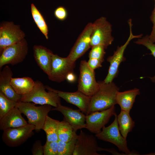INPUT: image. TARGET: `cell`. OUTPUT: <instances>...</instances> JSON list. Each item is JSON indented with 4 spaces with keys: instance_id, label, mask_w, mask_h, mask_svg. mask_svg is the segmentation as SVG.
<instances>
[{
    "instance_id": "obj_1",
    "label": "cell",
    "mask_w": 155,
    "mask_h": 155,
    "mask_svg": "<svg viewBox=\"0 0 155 155\" xmlns=\"http://www.w3.org/2000/svg\"><path fill=\"white\" fill-rule=\"evenodd\" d=\"M98 82L99 89L91 97L87 115L95 112L106 110L117 104L116 96L119 90V88L113 82L108 83L103 81Z\"/></svg>"
},
{
    "instance_id": "obj_2",
    "label": "cell",
    "mask_w": 155,
    "mask_h": 155,
    "mask_svg": "<svg viewBox=\"0 0 155 155\" xmlns=\"http://www.w3.org/2000/svg\"><path fill=\"white\" fill-rule=\"evenodd\" d=\"M32 102L19 101L16 107L27 117L28 123L35 126V131L39 132L42 129L49 112L52 110V106L44 104L36 106Z\"/></svg>"
},
{
    "instance_id": "obj_3",
    "label": "cell",
    "mask_w": 155,
    "mask_h": 155,
    "mask_svg": "<svg viewBox=\"0 0 155 155\" xmlns=\"http://www.w3.org/2000/svg\"><path fill=\"white\" fill-rule=\"evenodd\" d=\"M45 86L41 82H35L32 89L28 93L22 95L20 101L32 102L41 105L49 104L55 107L61 104L60 97L55 92L46 90Z\"/></svg>"
},
{
    "instance_id": "obj_4",
    "label": "cell",
    "mask_w": 155,
    "mask_h": 155,
    "mask_svg": "<svg viewBox=\"0 0 155 155\" xmlns=\"http://www.w3.org/2000/svg\"><path fill=\"white\" fill-rule=\"evenodd\" d=\"M112 26L104 17H101L93 23V29L91 35V47L101 45L106 49L111 45L114 38L112 34Z\"/></svg>"
},
{
    "instance_id": "obj_5",
    "label": "cell",
    "mask_w": 155,
    "mask_h": 155,
    "mask_svg": "<svg viewBox=\"0 0 155 155\" xmlns=\"http://www.w3.org/2000/svg\"><path fill=\"white\" fill-rule=\"evenodd\" d=\"M115 119L113 123L108 127L104 126L102 130L96 134L95 136L98 139L111 143L115 145L120 151L126 155H131V153L128 148L126 139L121 135L119 127L117 115H115Z\"/></svg>"
},
{
    "instance_id": "obj_6",
    "label": "cell",
    "mask_w": 155,
    "mask_h": 155,
    "mask_svg": "<svg viewBox=\"0 0 155 155\" xmlns=\"http://www.w3.org/2000/svg\"><path fill=\"white\" fill-rule=\"evenodd\" d=\"M131 19H129L128 24L129 28V35L126 41L123 45L118 46L113 55L108 57L107 60L110 63L108 73L103 81L106 83L113 82L118 73V69L121 63L125 61V58L124 54L127 46L132 39L135 38H140L142 36V34L134 35L132 32V23Z\"/></svg>"
},
{
    "instance_id": "obj_7",
    "label": "cell",
    "mask_w": 155,
    "mask_h": 155,
    "mask_svg": "<svg viewBox=\"0 0 155 155\" xmlns=\"http://www.w3.org/2000/svg\"><path fill=\"white\" fill-rule=\"evenodd\" d=\"M28 51V44L24 38L5 48L0 53V68L7 64L14 65L23 61Z\"/></svg>"
},
{
    "instance_id": "obj_8",
    "label": "cell",
    "mask_w": 155,
    "mask_h": 155,
    "mask_svg": "<svg viewBox=\"0 0 155 155\" xmlns=\"http://www.w3.org/2000/svg\"><path fill=\"white\" fill-rule=\"evenodd\" d=\"M99 84L95 78L94 70L88 66L85 60L81 61L80 66V75L78 90L91 97L98 90Z\"/></svg>"
},
{
    "instance_id": "obj_9",
    "label": "cell",
    "mask_w": 155,
    "mask_h": 155,
    "mask_svg": "<svg viewBox=\"0 0 155 155\" xmlns=\"http://www.w3.org/2000/svg\"><path fill=\"white\" fill-rule=\"evenodd\" d=\"M75 62L67 57H62L57 54L52 55L51 71L48 75L49 79L53 82H61L66 80L67 76L73 73Z\"/></svg>"
},
{
    "instance_id": "obj_10",
    "label": "cell",
    "mask_w": 155,
    "mask_h": 155,
    "mask_svg": "<svg viewBox=\"0 0 155 155\" xmlns=\"http://www.w3.org/2000/svg\"><path fill=\"white\" fill-rule=\"evenodd\" d=\"M35 129L34 126L28 123L22 127L7 129L3 130L2 139L7 146L17 147L24 143L33 135Z\"/></svg>"
},
{
    "instance_id": "obj_11",
    "label": "cell",
    "mask_w": 155,
    "mask_h": 155,
    "mask_svg": "<svg viewBox=\"0 0 155 155\" xmlns=\"http://www.w3.org/2000/svg\"><path fill=\"white\" fill-rule=\"evenodd\" d=\"M25 36L19 25L11 22H3L0 26V53L5 48L20 42Z\"/></svg>"
},
{
    "instance_id": "obj_12",
    "label": "cell",
    "mask_w": 155,
    "mask_h": 155,
    "mask_svg": "<svg viewBox=\"0 0 155 155\" xmlns=\"http://www.w3.org/2000/svg\"><path fill=\"white\" fill-rule=\"evenodd\" d=\"M116 114L115 105L100 111L92 113L86 115V129L94 134L99 133L108 122L111 118Z\"/></svg>"
},
{
    "instance_id": "obj_13",
    "label": "cell",
    "mask_w": 155,
    "mask_h": 155,
    "mask_svg": "<svg viewBox=\"0 0 155 155\" xmlns=\"http://www.w3.org/2000/svg\"><path fill=\"white\" fill-rule=\"evenodd\" d=\"M96 137L81 130L78 135L73 155H100Z\"/></svg>"
},
{
    "instance_id": "obj_14",
    "label": "cell",
    "mask_w": 155,
    "mask_h": 155,
    "mask_svg": "<svg viewBox=\"0 0 155 155\" xmlns=\"http://www.w3.org/2000/svg\"><path fill=\"white\" fill-rule=\"evenodd\" d=\"M92 29V23H88L85 26L67 56L71 60L75 62L91 47V37Z\"/></svg>"
},
{
    "instance_id": "obj_15",
    "label": "cell",
    "mask_w": 155,
    "mask_h": 155,
    "mask_svg": "<svg viewBox=\"0 0 155 155\" xmlns=\"http://www.w3.org/2000/svg\"><path fill=\"white\" fill-rule=\"evenodd\" d=\"M45 87L47 90L57 92L60 98L67 102L75 105L86 115H87L91 97L87 96L78 90L74 92H68L56 90L47 85L45 86Z\"/></svg>"
},
{
    "instance_id": "obj_16",
    "label": "cell",
    "mask_w": 155,
    "mask_h": 155,
    "mask_svg": "<svg viewBox=\"0 0 155 155\" xmlns=\"http://www.w3.org/2000/svg\"><path fill=\"white\" fill-rule=\"evenodd\" d=\"M52 110L61 113L65 120L67 122L75 132L83 128H86V115L79 109H73L71 108L59 104Z\"/></svg>"
},
{
    "instance_id": "obj_17",
    "label": "cell",
    "mask_w": 155,
    "mask_h": 155,
    "mask_svg": "<svg viewBox=\"0 0 155 155\" xmlns=\"http://www.w3.org/2000/svg\"><path fill=\"white\" fill-rule=\"evenodd\" d=\"M13 75L11 68L7 65L0 71V92L8 99L18 102L20 101L22 95L16 93L11 85V80Z\"/></svg>"
},
{
    "instance_id": "obj_18",
    "label": "cell",
    "mask_w": 155,
    "mask_h": 155,
    "mask_svg": "<svg viewBox=\"0 0 155 155\" xmlns=\"http://www.w3.org/2000/svg\"><path fill=\"white\" fill-rule=\"evenodd\" d=\"M33 51L34 57L37 65L48 76L51 71L53 53L41 45H34Z\"/></svg>"
},
{
    "instance_id": "obj_19",
    "label": "cell",
    "mask_w": 155,
    "mask_h": 155,
    "mask_svg": "<svg viewBox=\"0 0 155 155\" xmlns=\"http://www.w3.org/2000/svg\"><path fill=\"white\" fill-rule=\"evenodd\" d=\"M22 113L17 108L12 109L0 119V129L4 130L9 128L25 126L28 124L22 117Z\"/></svg>"
},
{
    "instance_id": "obj_20",
    "label": "cell",
    "mask_w": 155,
    "mask_h": 155,
    "mask_svg": "<svg viewBox=\"0 0 155 155\" xmlns=\"http://www.w3.org/2000/svg\"><path fill=\"white\" fill-rule=\"evenodd\" d=\"M140 94V90L136 88L122 92L118 91L116 95V104L121 110L130 113L136 96Z\"/></svg>"
},
{
    "instance_id": "obj_21",
    "label": "cell",
    "mask_w": 155,
    "mask_h": 155,
    "mask_svg": "<svg viewBox=\"0 0 155 155\" xmlns=\"http://www.w3.org/2000/svg\"><path fill=\"white\" fill-rule=\"evenodd\" d=\"M35 83L33 80L29 77L12 78L11 85L18 94L23 95L30 92L33 88Z\"/></svg>"
},
{
    "instance_id": "obj_22",
    "label": "cell",
    "mask_w": 155,
    "mask_h": 155,
    "mask_svg": "<svg viewBox=\"0 0 155 155\" xmlns=\"http://www.w3.org/2000/svg\"><path fill=\"white\" fill-rule=\"evenodd\" d=\"M117 120L120 132L126 139L128 133L135 126V122L130 117L129 113L122 110L117 115Z\"/></svg>"
},
{
    "instance_id": "obj_23",
    "label": "cell",
    "mask_w": 155,
    "mask_h": 155,
    "mask_svg": "<svg viewBox=\"0 0 155 155\" xmlns=\"http://www.w3.org/2000/svg\"><path fill=\"white\" fill-rule=\"evenodd\" d=\"M59 121L47 116L42 128L45 132L47 142L58 141V130Z\"/></svg>"
},
{
    "instance_id": "obj_24",
    "label": "cell",
    "mask_w": 155,
    "mask_h": 155,
    "mask_svg": "<svg viewBox=\"0 0 155 155\" xmlns=\"http://www.w3.org/2000/svg\"><path fill=\"white\" fill-rule=\"evenodd\" d=\"M31 9L32 15L34 22L46 38L48 39V27L43 17L33 3L31 5Z\"/></svg>"
},
{
    "instance_id": "obj_25",
    "label": "cell",
    "mask_w": 155,
    "mask_h": 155,
    "mask_svg": "<svg viewBox=\"0 0 155 155\" xmlns=\"http://www.w3.org/2000/svg\"><path fill=\"white\" fill-rule=\"evenodd\" d=\"M74 132L71 126L66 120L59 121L58 130L59 140L66 142L70 141L73 137Z\"/></svg>"
},
{
    "instance_id": "obj_26",
    "label": "cell",
    "mask_w": 155,
    "mask_h": 155,
    "mask_svg": "<svg viewBox=\"0 0 155 155\" xmlns=\"http://www.w3.org/2000/svg\"><path fill=\"white\" fill-rule=\"evenodd\" d=\"M78 135L74 131L72 139L69 142L58 141V155H73Z\"/></svg>"
},
{
    "instance_id": "obj_27",
    "label": "cell",
    "mask_w": 155,
    "mask_h": 155,
    "mask_svg": "<svg viewBox=\"0 0 155 155\" xmlns=\"http://www.w3.org/2000/svg\"><path fill=\"white\" fill-rule=\"evenodd\" d=\"M18 102L8 99L0 92V119L15 107Z\"/></svg>"
},
{
    "instance_id": "obj_28",
    "label": "cell",
    "mask_w": 155,
    "mask_h": 155,
    "mask_svg": "<svg viewBox=\"0 0 155 155\" xmlns=\"http://www.w3.org/2000/svg\"><path fill=\"white\" fill-rule=\"evenodd\" d=\"M135 43L145 46L150 51V54L155 58V43L150 40L148 35H147L138 38ZM150 78L152 82H155V75L153 77Z\"/></svg>"
},
{
    "instance_id": "obj_29",
    "label": "cell",
    "mask_w": 155,
    "mask_h": 155,
    "mask_svg": "<svg viewBox=\"0 0 155 155\" xmlns=\"http://www.w3.org/2000/svg\"><path fill=\"white\" fill-rule=\"evenodd\" d=\"M91 48L89 54V58H96L104 61L105 48L101 45L94 46Z\"/></svg>"
},
{
    "instance_id": "obj_30",
    "label": "cell",
    "mask_w": 155,
    "mask_h": 155,
    "mask_svg": "<svg viewBox=\"0 0 155 155\" xmlns=\"http://www.w3.org/2000/svg\"><path fill=\"white\" fill-rule=\"evenodd\" d=\"M43 148L44 155H58V141L46 142Z\"/></svg>"
},
{
    "instance_id": "obj_31",
    "label": "cell",
    "mask_w": 155,
    "mask_h": 155,
    "mask_svg": "<svg viewBox=\"0 0 155 155\" xmlns=\"http://www.w3.org/2000/svg\"><path fill=\"white\" fill-rule=\"evenodd\" d=\"M54 15L58 20L63 21L65 20L67 18L68 13L65 7L60 6L57 8L55 10Z\"/></svg>"
},
{
    "instance_id": "obj_32",
    "label": "cell",
    "mask_w": 155,
    "mask_h": 155,
    "mask_svg": "<svg viewBox=\"0 0 155 155\" xmlns=\"http://www.w3.org/2000/svg\"><path fill=\"white\" fill-rule=\"evenodd\" d=\"M33 155H44L43 146H42L40 140H36L33 144L31 149Z\"/></svg>"
},
{
    "instance_id": "obj_33",
    "label": "cell",
    "mask_w": 155,
    "mask_h": 155,
    "mask_svg": "<svg viewBox=\"0 0 155 155\" xmlns=\"http://www.w3.org/2000/svg\"><path fill=\"white\" fill-rule=\"evenodd\" d=\"M154 7L150 17V20L153 24L152 30L150 34L149 35L150 40L153 43H155V0Z\"/></svg>"
},
{
    "instance_id": "obj_34",
    "label": "cell",
    "mask_w": 155,
    "mask_h": 155,
    "mask_svg": "<svg viewBox=\"0 0 155 155\" xmlns=\"http://www.w3.org/2000/svg\"><path fill=\"white\" fill-rule=\"evenodd\" d=\"M104 61L93 58H89L87 64L89 67L92 70L95 69L102 66V64Z\"/></svg>"
},
{
    "instance_id": "obj_35",
    "label": "cell",
    "mask_w": 155,
    "mask_h": 155,
    "mask_svg": "<svg viewBox=\"0 0 155 155\" xmlns=\"http://www.w3.org/2000/svg\"><path fill=\"white\" fill-rule=\"evenodd\" d=\"M75 76L73 73L69 74L67 76L66 80L69 82L72 81L75 79Z\"/></svg>"
},
{
    "instance_id": "obj_36",
    "label": "cell",
    "mask_w": 155,
    "mask_h": 155,
    "mask_svg": "<svg viewBox=\"0 0 155 155\" xmlns=\"http://www.w3.org/2000/svg\"><path fill=\"white\" fill-rule=\"evenodd\" d=\"M152 154H155V153H152Z\"/></svg>"
},
{
    "instance_id": "obj_37",
    "label": "cell",
    "mask_w": 155,
    "mask_h": 155,
    "mask_svg": "<svg viewBox=\"0 0 155 155\" xmlns=\"http://www.w3.org/2000/svg\"></svg>"
},
{
    "instance_id": "obj_38",
    "label": "cell",
    "mask_w": 155,
    "mask_h": 155,
    "mask_svg": "<svg viewBox=\"0 0 155 155\" xmlns=\"http://www.w3.org/2000/svg\"></svg>"
}]
</instances>
